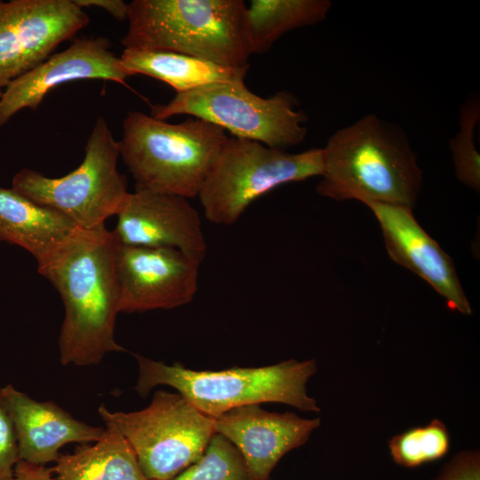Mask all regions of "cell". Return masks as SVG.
I'll return each mask as SVG.
<instances>
[{"mask_svg": "<svg viewBox=\"0 0 480 480\" xmlns=\"http://www.w3.org/2000/svg\"><path fill=\"white\" fill-rule=\"evenodd\" d=\"M116 244L105 226L77 228L56 251L37 262L38 273L63 301L65 315L58 344L63 365H94L108 353L125 351L114 336L120 313Z\"/></svg>", "mask_w": 480, "mask_h": 480, "instance_id": "obj_1", "label": "cell"}, {"mask_svg": "<svg viewBox=\"0 0 480 480\" xmlns=\"http://www.w3.org/2000/svg\"><path fill=\"white\" fill-rule=\"evenodd\" d=\"M319 195L412 209L422 184L417 155L405 133L375 115L336 131L322 148Z\"/></svg>", "mask_w": 480, "mask_h": 480, "instance_id": "obj_2", "label": "cell"}, {"mask_svg": "<svg viewBox=\"0 0 480 480\" xmlns=\"http://www.w3.org/2000/svg\"><path fill=\"white\" fill-rule=\"evenodd\" d=\"M242 0H133L124 49L168 51L231 68L252 54Z\"/></svg>", "mask_w": 480, "mask_h": 480, "instance_id": "obj_3", "label": "cell"}, {"mask_svg": "<svg viewBox=\"0 0 480 480\" xmlns=\"http://www.w3.org/2000/svg\"><path fill=\"white\" fill-rule=\"evenodd\" d=\"M139 375L134 389L147 396L159 385L173 388L196 409L212 418L244 405L273 402L304 412H319L307 383L316 372L313 359H290L262 367H234L221 371H194L134 355Z\"/></svg>", "mask_w": 480, "mask_h": 480, "instance_id": "obj_4", "label": "cell"}, {"mask_svg": "<svg viewBox=\"0 0 480 480\" xmlns=\"http://www.w3.org/2000/svg\"><path fill=\"white\" fill-rule=\"evenodd\" d=\"M228 139L222 128L200 118L170 124L130 111L123 121L120 157L136 188L188 199L198 196Z\"/></svg>", "mask_w": 480, "mask_h": 480, "instance_id": "obj_5", "label": "cell"}, {"mask_svg": "<svg viewBox=\"0 0 480 480\" xmlns=\"http://www.w3.org/2000/svg\"><path fill=\"white\" fill-rule=\"evenodd\" d=\"M119 157V141L99 116L77 168L60 178L23 168L12 178V188L64 214L80 228L95 229L116 216L130 194L127 179L117 168Z\"/></svg>", "mask_w": 480, "mask_h": 480, "instance_id": "obj_6", "label": "cell"}, {"mask_svg": "<svg viewBox=\"0 0 480 480\" xmlns=\"http://www.w3.org/2000/svg\"><path fill=\"white\" fill-rule=\"evenodd\" d=\"M322 172V148L289 153L233 136L220 151L197 196L208 220L230 226L266 193L321 176Z\"/></svg>", "mask_w": 480, "mask_h": 480, "instance_id": "obj_7", "label": "cell"}, {"mask_svg": "<svg viewBox=\"0 0 480 480\" xmlns=\"http://www.w3.org/2000/svg\"><path fill=\"white\" fill-rule=\"evenodd\" d=\"M298 104L287 91L263 98L252 92L244 81H231L176 93L167 103L154 105L150 116L165 120L187 115L210 122L235 137L285 150L301 143L308 132V116L296 109Z\"/></svg>", "mask_w": 480, "mask_h": 480, "instance_id": "obj_8", "label": "cell"}, {"mask_svg": "<svg viewBox=\"0 0 480 480\" xmlns=\"http://www.w3.org/2000/svg\"><path fill=\"white\" fill-rule=\"evenodd\" d=\"M98 412L128 441L148 480H171L197 462L216 434L214 418L196 409L180 393L156 391L136 412Z\"/></svg>", "mask_w": 480, "mask_h": 480, "instance_id": "obj_9", "label": "cell"}, {"mask_svg": "<svg viewBox=\"0 0 480 480\" xmlns=\"http://www.w3.org/2000/svg\"><path fill=\"white\" fill-rule=\"evenodd\" d=\"M89 22L73 0H0V97Z\"/></svg>", "mask_w": 480, "mask_h": 480, "instance_id": "obj_10", "label": "cell"}, {"mask_svg": "<svg viewBox=\"0 0 480 480\" xmlns=\"http://www.w3.org/2000/svg\"><path fill=\"white\" fill-rule=\"evenodd\" d=\"M200 264L175 249L117 242L119 311L172 309L191 302L198 289Z\"/></svg>", "mask_w": 480, "mask_h": 480, "instance_id": "obj_11", "label": "cell"}, {"mask_svg": "<svg viewBox=\"0 0 480 480\" xmlns=\"http://www.w3.org/2000/svg\"><path fill=\"white\" fill-rule=\"evenodd\" d=\"M110 45L101 36L77 38L12 81L0 97V128L22 109L36 110L46 94L62 84L100 79L126 85L130 75Z\"/></svg>", "mask_w": 480, "mask_h": 480, "instance_id": "obj_12", "label": "cell"}, {"mask_svg": "<svg viewBox=\"0 0 480 480\" xmlns=\"http://www.w3.org/2000/svg\"><path fill=\"white\" fill-rule=\"evenodd\" d=\"M112 231L123 244L172 248L202 262L207 244L198 212L188 198L135 188Z\"/></svg>", "mask_w": 480, "mask_h": 480, "instance_id": "obj_13", "label": "cell"}, {"mask_svg": "<svg viewBox=\"0 0 480 480\" xmlns=\"http://www.w3.org/2000/svg\"><path fill=\"white\" fill-rule=\"evenodd\" d=\"M389 257L428 283L450 309L470 315L472 309L451 257L422 228L412 208L371 203Z\"/></svg>", "mask_w": 480, "mask_h": 480, "instance_id": "obj_14", "label": "cell"}, {"mask_svg": "<svg viewBox=\"0 0 480 480\" xmlns=\"http://www.w3.org/2000/svg\"><path fill=\"white\" fill-rule=\"evenodd\" d=\"M320 422L319 418L270 412L250 404L214 418V428L239 451L252 480H269L280 459L304 444Z\"/></svg>", "mask_w": 480, "mask_h": 480, "instance_id": "obj_15", "label": "cell"}, {"mask_svg": "<svg viewBox=\"0 0 480 480\" xmlns=\"http://www.w3.org/2000/svg\"><path fill=\"white\" fill-rule=\"evenodd\" d=\"M13 421L20 460L46 466L60 458L65 444L98 441L105 428L74 418L52 401H36L8 384L1 388Z\"/></svg>", "mask_w": 480, "mask_h": 480, "instance_id": "obj_16", "label": "cell"}, {"mask_svg": "<svg viewBox=\"0 0 480 480\" xmlns=\"http://www.w3.org/2000/svg\"><path fill=\"white\" fill-rule=\"evenodd\" d=\"M78 227L64 214L0 187V240L18 245L39 262Z\"/></svg>", "mask_w": 480, "mask_h": 480, "instance_id": "obj_17", "label": "cell"}, {"mask_svg": "<svg viewBox=\"0 0 480 480\" xmlns=\"http://www.w3.org/2000/svg\"><path fill=\"white\" fill-rule=\"evenodd\" d=\"M101 437L60 454L52 468L54 480H148L124 436L110 423Z\"/></svg>", "mask_w": 480, "mask_h": 480, "instance_id": "obj_18", "label": "cell"}, {"mask_svg": "<svg viewBox=\"0 0 480 480\" xmlns=\"http://www.w3.org/2000/svg\"><path fill=\"white\" fill-rule=\"evenodd\" d=\"M119 58L130 76L140 74L158 79L177 93L216 83L244 81L248 70L168 51L124 49Z\"/></svg>", "mask_w": 480, "mask_h": 480, "instance_id": "obj_19", "label": "cell"}, {"mask_svg": "<svg viewBox=\"0 0 480 480\" xmlns=\"http://www.w3.org/2000/svg\"><path fill=\"white\" fill-rule=\"evenodd\" d=\"M331 6L329 0H252L246 8L252 54L266 52L290 30L321 22Z\"/></svg>", "mask_w": 480, "mask_h": 480, "instance_id": "obj_20", "label": "cell"}, {"mask_svg": "<svg viewBox=\"0 0 480 480\" xmlns=\"http://www.w3.org/2000/svg\"><path fill=\"white\" fill-rule=\"evenodd\" d=\"M450 444L446 426L434 419L428 425L394 436L388 441V449L395 463L411 468L442 459L449 452Z\"/></svg>", "mask_w": 480, "mask_h": 480, "instance_id": "obj_21", "label": "cell"}, {"mask_svg": "<svg viewBox=\"0 0 480 480\" xmlns=\"http://www.w3.org/2000/svg\"><path fill=\"white\" fill-rule=\"evenodd\" d=\"M171 480H252L239 451L215 434L203 457Z\"/></svg>", "mask_w": 480, "mask_h": 480, "instance_id": "obj_22", "label": "cell"}, {"mask_svg": "<svg viewBox=\"0 0 480 480\" xmlns=\"http://www.w3.org/2000/svg\"><path fill=\"white\" fill-rule=\"evenodd\" d=\"M479 117L478 100H467L460 112V130L449 142L458 179L476 191L480 188V156L475 143Z\"/></svg>", "mask_w": 480, "mask_h": 480, "instance_id": "obj_23", "label": "cell"}, {"mask_svg": "<svg viewBox=\"0 0 480 480\" xmlns=\"http://www.w3.org/2000/svg\"><path fill=\"white\" fill-rule=\"evenodd\" d=\"M20 460L14 424L0 388V480H11Z\"/></svg>", "mask_w": 480, "mask_h": 480, "instance_id": "obj_24", "label": "cell"}, {"mask_svg": "<svg viewBox=\"0 0 480 480\" xmlns=\"http://www.w3.org/2000/svg\"><path fill=\"white\" fill-rule=\"evenodd\" d=\"M433 480H480L479 451L465 450L456 453Z\"/></svg>", "mask_w": 480, "mask_h": 480, "instance_id": "obj_25", "label": "cell"}, {"mask_svg": "<svg viewBox=\"0 0 480 480\" xmlns=\"http://www.w3.org/2000/svg\"><path fill=\"white\" fill-rule=\"evenodd\" d=\"M80 8L98 7L107 11L119 21L127 20L128 4L122 0H73Z\"/></svg>", "mask_w": 480, "mask_h": 480, "instance_id": "obj_26", "label": "cell"}, {"mask_svg": "<svg viewBox=\"0 0 480 480\" xmlns=\"http://www.w3.org/2000/svg\"><path fill=\"white\" fill-rule=\"evenodd\" d=\"M11 480H54L52 469L20 460Z\"/></svg>", "mask_w": 480, "mask_h": 480, "instance_id": "obj_27", "label": "cell"}]
</instances>
